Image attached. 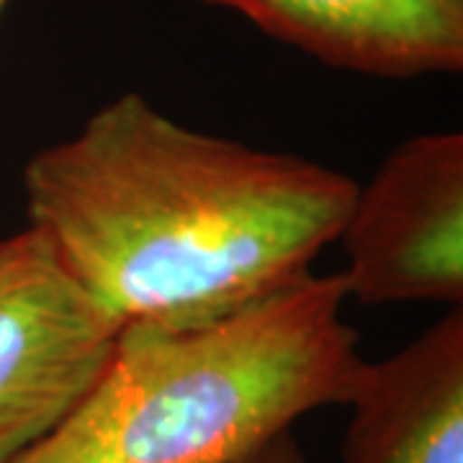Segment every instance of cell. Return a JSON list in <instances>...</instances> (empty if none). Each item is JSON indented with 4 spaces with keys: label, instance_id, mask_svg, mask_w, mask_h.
I'll return each mask as SVG.
<instances>
[{
    "label": "cell",
    "instance_id": "cell-6",
    "mask_svg": "<svg viewBox=\"0 0 463 463\" xmlns=\"http://www.w3.org/2000/svg\"><path fill=\"white\" fill-rule=\"evenodd\" d=\"M325 65L379 78L463 67V0H201Z\"/></svg>",
    "mask_w": 463,
    "mask_h": 463
},
{
    "label": "cell",
    "instance_id": "cell-1",
    "mask_svg": "<svg viewBox=\"0 0 463 463\" xmlns=\"http://www.w3.org/2000/svg\"><path fill=\"white\" fill-rule=\"evenodd\" d=\"M29 227L118 327H194L309 276L358 183L183 127L139 93L24 167Z\"/></svg>",
    "mask_w": 463,
    "mask_h": 463
},
{
    "label": "cell",
    "instance_id": "cell-5",
    "mask_svg": "<svg viewBox=\"0 0 463 463\" xmlns=\"http://www.w3.org/2000/svg\"><path fill=\"white\" fill-rule=\"evenodd\" d=\"M343 463H463V309L399 353L361 361Z\"/></svg>",
    "mask_w": 463,
    "mask_h": 463
},
{
    "label": "cell",
    "instance_id": "cell-4",
    "mask_svg": "<svg viewBox=\"0 0 463 463\" xmlns=\"http://www.w3.org/2000/svg\"><path fill=\"white\" fill-rule=\"evenodd\" d=\"M118 337L32 227L0 240V463L50 435Z\"/></svg>",
    "mask_w": 463,
    "mask_h": 463
},
{
    "label": "cell",
    "instance_id": "cell-3",
    "mask_svg": "<svg viewBox=\"0 0 463 463\" xmlns=\"http://www.w3.org/2000/svg\"><path fill=\"white\" fill-rule=\"evenodd\" d=\"M345 297L358 304H463V134L394 147L353 199L337 234Z\"/></svg>",
    "mask_w": 463,
    "mask_h": 463
},
{
    "label": "cell",
    "instance_id": "cell-7",
    "mask_svg": "<svg viewBox=\"0 0 463 463\" xmlns=\"http://www.w3.org/2000/svg\"><path fill=\"white\" fill-rule=\"evenodd\" d=\"M232 463H307V458H304L301 448L294 440L291 430H286L279 432L268 443L250 450L248 456H242V458H237V461Z\"/></svg>",
    "mask_w": 463,
    "mask_h": 463
},
{
    "label": "cell",
    "instance_id": "cell-2",
    "mask_svg": "<svg viewBox=\"0 0 463 463\" xmlns=\"http://www.w3.org/2000/svg\"><path fill=\"white\" fill-rule=\"evenodd\" d=\"M337 276L194 327H124L65 420L16 463H232L345 404L361 365Z\"/></svg>",
    "mask_w": 463,
    "mask_h": 463
},
{
    "label": "cell",
    "instance_id": "cell-8",
    "mask_svg": "<svg viewBox=\"0 0 463 463\" xmlns=\"http://www.w3.org/2000/svg\"><path fill=\"white\" fill-rule=\"evenodd\" d=\"M11 0H0V16H3V11H5V5H8Z\"/></svg>",
    "mask_w": 463,
    "mask_h": 463
}]
</instances>
